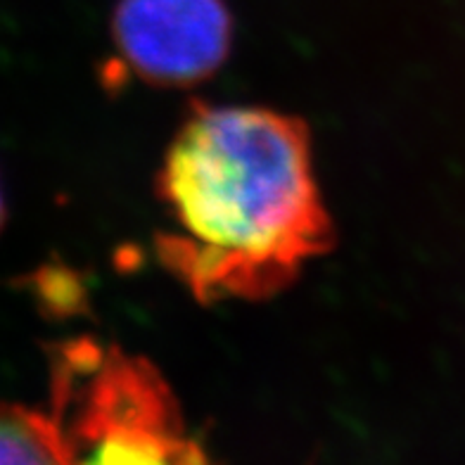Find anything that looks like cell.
<instances>
[{
	"label": "cell",
	"mask_w": 465,
	"mask_h": 465,
	"mask_svg": "<svg viewBox=\"0 0 465 465\" xmlns=\"http://www.w3.org/2000/svg\"><path fill=\"white\" fill-rule=\"evenodd\" d=\"M72 449L55 416L0 404V463H72Z\"/></svg>",
	"instance_id": "obj_4"
},
{
	"label": "cell",
	"mask_w": 465,
	"mask_h": 465,
	"mask_svg": "<svg viewBox=\"0 0 465 465\" xmlns=\"http://www.w3.org/2000/svg\"><path fill=\"white\" fill-rule=\"evenodd\" d=\"M157 238L166 269L204 304L263 300L332 245L309 131L259 107H204L166 150Z\"/></svg>",
	"instance_id": "obj_1"
},
{
	"label": "cell",
	"mask_w": 465,
	"mask_h": 465,
	"mask_svg": "<svg viewBox=\"0 0 465 465\" xmlns=\"http://www.w3.org/2000/svg\"><path fill=\"white\" fill-rule=\"evenodd\" d=\"M112 34L124 67L153 86H190L223 64L231 15L223 0H119Z\"/></svg>",
	"instance_id": "obj_3"
},
{
	"label": "cell",
	"mask_w": 465,
	"mask_h": 465,
	"mask_svg": "<svg viewBox=\"0 0 465 465\" xmlns=\"http://www.w3.org/2000/svg\"><path fill=\"white\" fill-rule=\"evenodd\" d=\"M5 223V203H3V193H0V228Z\"/></svg>",
	"instance_id": "obj_5"
},
{
	"label": "cell",
	"mask_w": 465,
	"mask_h": 465,
	"mask_svg": "<svg viewBox=\"0 0 465 465\" xmlns=\"http://www.w3.org/2000/svg\"><path fill=\"white\" fill-rule=\"evenodd\" d=\"M55 420L74 460L195 463L204 453L190 437L160 371L91 340L62 344L55 361Z\"/></svg>",
	"instance_id": "obj_2"
}]
</instances>
